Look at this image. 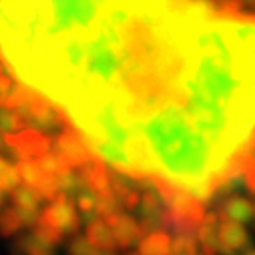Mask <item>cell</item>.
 Here are the masks:
<instances>
[{"label": "cell", "instance_id": "52a82bcc", "mask_svg": "<svg viewBox=\"0 0 255 255\" xmlns=\"http://www.w3.org/2000/svg\"><path fill=\"white\" fill-rule=\"evenodd\" d=\"M85 235H87V239H89L99 251H103L105 255H115V253L119 251V245H117L113 227H111L105 219H95L93 223H89Z\"/></svg>", "mask_w": 255, "mask_h": 255}, {"label": "cell", "instance_id": "3957f363", "mask_svg": "<svg viewBox=\"0 0 255 255\" xmlns=\"http://www.w3.org/2000/svg\"><path fill=\"white\" fill-rule=\"evenodd\" d=\"M40 223H46L54 229H58L60 233L65 235H73L81 231V223L83 217L79 215V207L73 199L65 197V195H58L54 201L46 203L44 209L40 211Z\"/></svg>", "mask_w": 255, "mask_h": 255}, {"label": "cell", "instance_id": "9c48e42d", "mask_svg": "<svg viewBox=\"0 0 255 255\" xmlns=\"http://www.w3.org/2000/svg\"><path fill=\"white\" fill-rule=\"evenodd\" d=\"M85 181V185L89 189H93L95 193H107V191H111V173L105 169L103 161H97L93 159L91 163H87L85 167L77 169Z\"/></svg>", "mask_w": 255, "mask_h": 255}, {"label": "cell", "instance_id": "9a60e30c", "mask_svg": "<svg viewBox=\"0 0 255 255\" xmlns=\"http://www.w3.org/2000/svg\"><path fill=\"white\" fill-rule=\"evenodd\" d=\"M22 227L24 225H22V217H20L18 209L14 205L12 207H4L2 213H0V229H2V233L6 237H10V235L18 233Z\"/></svg>", "mask_w": 255, "mask_h": 255}, {"label": "cell", "instance_id": "8992f818", "mask_svg": "<svg viewBox=\"0 0 255 255\" xmlns=\"http://www.w3.org/2000/svg\"><path fill=\"white\" fill-rule=\"evenodd\" d=\"M113 233H115V239H117V245L119 249H129L133 245H139L141 239L147 235L141 221H137L135 217H131L129 213H121L113 223Z\"/></svg>", "mask_w": 255, "mask_h": 255}, {"label": "cell", "instance_id": "ffe728a7", "mask_svg": "<svg viewBox=\"0 0 255 255\" xmlns=\"http://www.w3.org/2000/svg\"><path fill=\"white\" fill-rule=\"evenodd\" d=\"M245 255H255V249H251V251H247Z\"/></svg>", "mask_w": 255, "mask_h": 255}, {"label": "cell", "instance_id": "44dd1931", "mask_svg": "<svg viewBox=\"0 0 255 255\" xmlns=\"http://www.w3.org/2000/svg\"><path fill=\"white\" fill-rule=\"evenodd\" d=\"M217 255H223V253H217Z\"/></svg>", "mask_w": 255, "mask_h": 255}, {"label": "cell", "instance_id": "7402d4cb", "mask_svg": "<svg viewBox=\"0 0 255 255\" xmlns=\"http://www.w3.org/2000/svg\"><path fill=\"white\" fill-rule=\"evenodd\" d=\"M133 255H139V253H133Z\"/></svg>", "mask_w": 255, "mask_h": 255}, {"label": "cell", "instance_id": "ac0fdd59", "mask_svg": "<svg viewBox=\"0 0 255 255\" xmlns=\"http://www.w3.org/2000/svg\"><path fill=\"white\" fill-rule=\"evenodd\" d=\"M171 255H199L197 235H175Z\"/></svg>", "mask_w": 255, "mask_h": 255}, {"label": "cell", "instance_id": "7c38bea8", "mask_svg": "<svg viewBox=\"0 0 255 255\" xmlns=\"http://www.w3.org/2000/svg\"><path fill=\"white\" fill-rule=\"evenodd\" d=\"M20 185H24V183H22L18 163H12L10 159L2 157V161H0V189H2V203H6V197L12 195Z\"/></svg>", "mask_w": 255, "mask_h": 255}, {"label": "cell", "instance_id": "ba28073f", "mask_svg": "<svg viewBox=\"0 0 255 255\" xmlns=\"http://www.w3.org/2000/svg\"><path fill=\"white\" fill-rule=\"evenodd\" d=\"M219 225H221V219H219L217 213H207L203 223L199 225L197 239H199L203 255H217V253H221V247H219Z\"/></svg>", "mask_w": 255, "mask_h": 255}, {"label": "cell", "instance_id": "d6986e66", "mask_svg": "<svg viewBox=\"0 0 255 255\" xmlns=\"http://www.w3.org/2000/svg\"><path fill=\"white\" fill-rule=\"evenodd\" d=\"M69 255H105L103 251H99L89 239L87 235H75L69 241Z\"/></svg>", "mask_w": 255, "mask_h": 255}, {"label": "cell", "instance_id": "6da1fadb", "mask_svg": "<svg viewBox=\"0 0 255 255\" xmlns=\"http://www.w3.org/2000/svg\"><path fill=\"white\" fill-rule=\"evenodd\" d=\"M211 0H2L4 67L105 159L165 111H187Z\"/></svg>", "mask_w": 255, "mask_h": 255}, {"label": "cell", "instance_id": "4fadbf2b", "mask_svg": "<svg viewBox=\"0 0 255 255\" xmlns=\"http://www.w3.org/2000/svg\"><path fill=\"white\" fill-rule=\"evenodd\" d=\"M10 199L16 209H40V205L44 203L42 193L30 185H20L10 195Z\"/></svg>", "mask_w": 255, "mask_h": 255}, {"label": "cell", "instance_id": "8fae6325", "mask_svg": "<svg viewBox=\"0 0 255 255\" xmlns=\"http://www.w3.org/2000/svg\"><path fill=\"white\" fill-rule=\"evenodd\" d=\"M171 247H173V239L169 231L147 233L137 245L139 255H171Z\"/></svg>", "mask_w": 255, "mask_h": 255}, {"label": "cell", "instance_id": "5b68a950", "mask_svg": "<svg viewBox=\"0 0 255 255\" xmlns=\"http://www.w3.org/2000/svg\"><path fill=\"white\" fill-rule=\"evenodd\" d=\"M215 213L219 215L221 221H233V223L245 225L255 217V205L247 197L231 195V197H225L219 201Z\"/></svg>", "mask_w": 255, "mask_h": 255}, {"label": "cell", "instance_id": "277c9868", "mask_svg": "<svg viewBox=\"0 0 255 255\" xmlns=\"http://www.w3.org/2000/svg\"><path fill=\"white\" fill-rule=\"evenodd\" d=\"M52 149L67 161L69 169H81L87 163H91L93 159H97L89 145L85 143V139L81 137V133L77 129H65L52 143Z\"/></svg>", "mask_w": 255, "mask_h": 255}, {"label": "cell", "instance_id": "e0dca14e", "mask_svg": "<svg viewBox=\"0 0 255 255\" xmlns=\"http://www.w3.org/2000/svg\"><path fill=\"white\" fill-rule=\"evenodd\" d=\"M38 163H40L42 169H44L48 175H52V177H58V175H62V173L71 171L69 165H67V161L62 159L54 149H50L46 155H42V157L38 159Z\"/></svg>", "mask_w": 255, "mask_h": 255}, {"label": "cell", "instance_id": "2e32d148", "mask_svg": "<svg viewBox=\"0 0 255 255\" xmlns=\"http://www.w3.org/2000/svg\"><path fill=\"white\" fill-rule=\"evenodd\" d=\"M24 129H26L24 119H22L14 109L2 107V137L16 135V133H20V131H24Z\"/></svg>", "mask_w": 255, "mask_h": 255}, {"label": "cell", "instance_id": "5bb4252c", "mask_svg": "<svg viewBox=\"0 0 255 255\" xmlns=\"http://www.w3.org/2000/svg\"><path fill=\"white\" fill-rule=\"evenodd\" d=\"M18 169H20V175H22V183L24 185H30L34 189H40L44 185V181L48 179V173L42 169V165L38 163V159L18 163Z\"/></svg>", "mask_w": 255, "mask_h": 255}, {"label": "cell", "instance_id": "7a4b0ae2", "mask_svg": "<svg viewBox=\"0 0 255 255\" xmlns=\"http://www.w3.org/2000/svg\"><path fill=\"white\" fill-rule=\"evenodd\" d=\"M2 149H4L6 159L12 157L16 163H24V161L40 159L42 155H46L52 149V141H50L48 135H44L40 131L24 129L16 135L4 137Z\"/></svg>", "mask_w": 255, "mask_h": 255}, {"label": "cell", "instance_id": "603a6c76", "mask_svg": "<svg viewBox=\"0 0 255 255\" xmlns=\"http://www.w3.org/2000/svg\"><path fill=\"white\" fill-rule=\"evenodd\" d=\"M199 255H203V253H199Z\"/></svg>", "mask_w": 255, "mask_h": 255}, {"label": "cell", "instance_id": "30bf717a", "mask_svg": "<svg viewBox=\"0 0 255 255\" xmlns=\"http://www.w3.org/2000/svg\"><path fill=\"white\" fill-rule=\"evenodd\" d=\"M12 255H56V249L40 241L38 237H34L32 231H28V233L16 235L12 245Z\"/></svg>", "mask_w": 255, "mask_h": 255}]
</instances>
